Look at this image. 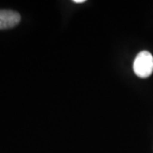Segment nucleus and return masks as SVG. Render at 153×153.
Listing matches in <instances>:
<instances>
[{
	"label": "nucleus",
	"mask_w": 153,
	"mask_h": 153,
	"mask_svg": "<svg viewBox=\"0 0 153 153\" xmlns=\"http://www.w3.org/2000/svg\"><path fill=\"white\" fill-rule=\"evenodd\" d=\"M134 71L137 76L146 78L153 72V56L148 51H141L137 55L134 61Z\"/></svg>",
	"instance_id": "f257e3e1"
},
{
	"label": "nucleus",
	"mask_w": 153,
	"mask_h": 153,
	"mask_svg": "<svg viewBox=\"0 0 153 153\" xmlns=\"http://www.w3.org/2000/svg\"><path fill=\"white\" fill-rule=\"evenodd\" d=\"M21 21L20 14L10 10H0V30L9 29L18 25Z\"/></svg>",
	"instance_id": "f03ea898"
},
{
	"label": "nucleus",
	"mask_w": 153,
	"mask_h": 153,
	"mask_svg": "<svg viewBox=\"0 0 153 153\" xmlns=\"http://www.w3.org/2000/svg\"><path fill=\"white\" fill-rule=\"evenodd\" d=\"M73 2L76 3V4H82V3L85 2V0H73Z\"/></svg>",
	"instance_id": "7ed1b4c3"
}]
</instances>
